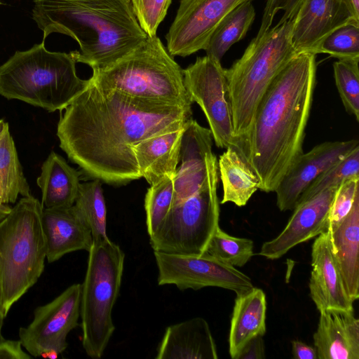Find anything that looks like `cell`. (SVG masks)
Wrapping results in <instances>:
<instances>
[{"instance_id": "16", "label": "cell", "mask_w": 359, "mask_h": 359, "mask_svg": "<svg viewBox=\"0 0 359 359\" xmlns=\"http://www.w3.org/2000/svg\"><path fill=\"white\" fill-rule=\"evenodd\" d=\"M358 146V140L325 142L300 155L274 191L279 210H293L309 184Z\"/></svg>"}, {"instance_id": "6", "label": "cell", "mask_w": 359, "mask_h": 359, "mask_svg": "<svg viewBox=\"0 0 359 359\" xmlns=\"http://www.w3.org/2000/svg\"><path fill=\"white\" fill-rule=\"evenodd\" d=\"M43 209L36 198L24 196L0 221V306L5 318L43 271Z\"/></svg>"}, {"instance_id": "30", "label": "cell", "mask_w": 359, "mask_h": 359, "mask_svg": "<svg viewBox=\"0 0 359 359\" xmlns=\"http://www.w3.org/2000/svg\"><path fill=\"white\" fill-rule=\"evenodd\" d=\"M253 248L251 239L232 236L219 226L211 238L205 252L226 264L241 267L252 257Z\"/></svg>"}, {"instance_id": "17", "label": "cell", "mask_w": 359, "mask_h": 359, "mask_svg": "<svg viewBox=\"0 0 359 359\" xmlns=\"http://www.w3.org/2000/svg\"><path fill=\"white\" fill-rule=\"evenodd\" d=\"M311 266L309 286L317 309L353 311V302L333 255L328 231L318 236L312 245Z\"/></svg>"}, {"instance_id": "41", "label": "cell", "mask_w": 359, "mask_h": 359, "mask_svg": "<svg viewBox=\"0 0 359 359\" xmlns=\"http://www.w3.org/2000/svg\"><path fill=\"white\" fill-rule=\"evenodd\" d=\"M4 318H5V317L4 316V315L2 313L1 306H0V342L4 339V337H3V334H2V327H3Z\"/></svg>"}, {"instance_id": "18", "label": "cell", "mask_w": 359, "mask_h": 359, "mask_svg": "<svg viewBox=\"0 0 359 359\" xmlns=\"http://www.w3.org/2000/svg\"><path fill=\"white\" fill-rule=\"evenodd\" d=\"M212 147L210 130L192 118L187 121L182 136L181 163L174 177L172 205L188 198L201 189L207 178V159L212 153Z\"/></svg>"}, {"instance_id": "19", "label": "cell", "mask_w": 359, "mask_h": 359, "mask_svg": "<svg viewBox=\"0 0 359 359\" xmlns=\"http://www.w3.org/2000/svg\"><path fill=\"white\" fill-rule=\"evenodd\" d=\"M41 224L48 263L74 251L88 252L93 245L91 231L73 205L66 208H43Z\"/></svg>"}, {"instance_id": "22", "label": "cell", "mask_w": 359, "mask_h": 359, "mask_svg": "<svg viewBox=\"0 0 359 359\" xmlns=\"http://www.w3.org/2000/svg\"><path fill=\"white\" fill-rule=\"evenodd\" d=\"M184 126L149 137L133 146L141 177L150 186L166 177H175Z\"/></svg>"}, {"instance_id": "2", "label": "cell", "mask_w": 359, "mask_h": 359, "mask_svg": "<svg viewBox=\"0 0 359 359\" xmlns=\"http://www.w3.org/2000/svg\"><path fill=\"white\" fill-rule=\"evenodd\" d=\"M316 55L298 53L270 84L256 109L241 154L274 192L303 151L316 78Z\"/></svg>"}, {"instance_id": "25", "label": "cell", "mask_w": 359, "mask_h": 359, "mask_svg": "<svg viewBox=\"0 0 359 359\" xmlns=\"http://www.w3.org/2000/svg\"><path fill=\"white\" fill-rule=\"evenodd\" d=\"M36 184L41 191L43 208H70L78 195L80 173L52 151L41 165Z\"/></svg>"}, {"instance_id": "24", "label": "cell", "mask_w": 359, "mask_h": 359, "mask_svg": "<svg viewBox=\"0 0 359 359\" xmlns=\"http://www.w3.org/2000/svg\"><path fill=\"white\" fill-rule=\"evenodd\" d=\"M266 295L262 289L252 287L236 294L229 337V352L236 359L251 339L266 332Z\"/></svg>"}, {"instance_id": "27", "label": "cell", "mask_w": 359, "mask_h": 359, "mask_svg": "<svg viewBox=\"0 0 359 359\" xmlns=\"http://www.w3.org/2000/svg\"><path fill=\"white\" fill-rule=\"evenodd\" d=\"M29 195L8 123L0 119V203H15L19 196Z\"/></svg>"}, {"instance_id": "28", "label": "cell", "mask_w": 359, "mask_h": 359, "mask_svg": "<svg viewBox=\"0 0 359 359\" xmlns=\"http://www.w3.org/2000/svg\"><path fill=\"white\" fill-rule=\"evenodd\" d=\"M255 15L252 1L244 2L235 8L213 32L204 50L206 55L221 62L231 46L245 36Z\"/></svg>"}, {"instance_id": "38", "label": "cell", "mask_w": 359, "mask_h": 359, "mask_svg": "<svg viewBox=\"0 0 359 359\" xmlns=\"http://www.w3.org/2000/svg\"><path fill=\"white\" fill-rule=\"evenodd\" d=\"M265 358V345L263 336H257L243 347L236 359Z\"/></svg>"}, {"instance_id": "36", "label": "cell", "mask_w": 359, "mask_h": 359, "mask_svg": "<svg viewBox=\"0 0 359 359\" xmlns=\"http://www.w3.org/2000/svg\"><path fill=\"white\" fill-rule=\"evenodd\" d=\"M359 194V176L344 180L337 187L330 208L329 229H336L351 211Z\"/></svg>"}, {"instance_id": "13", "label": "cell", "mask_w": 359, "mask_h": 359, "mask_svg": "<svg viewBox=\"0 0 359 359\" xmlns=\"http://www.w3.org/2000/svg\"><path fill=\"white\" fill-rule=\"evenodd\" d=\"M252 0H180L165 35L172 56L187 57L205 50L220 22L240 4Z\"/></svg>"}, {"instance_id": "7", "label": "cell", "mask_w": 359, "mask_h": 359, "mask_svg": "<svg viewBox=\"0 0 359 359\" xmlns=\"http://www.w3.org/2000/svg\"><path fill=\"white\" fill-rule=\"evenodd\" d=\"M95 85L128 95L191 107L184 85L182 69L156 35L114 64L93 69Z\"/></svg>"}, {"instance_id": "34", "label": "cell", "mask_w": 359, "mask_h": 359, "mask_svg": "<svg viewBox=\"0 0 359 359\" xmlns=\"http://www.w3.org/2000/svg\"><path fill=\"white\" fill-rule=\"evenodd\" d=\"M318 53L338 60H359V22L346 24L331 32L321 43Z\"/></svg>"}, {"instance_id": "3", "label": "cell", "mask_w": 359, "mask_h": 359, "mask_svg": "<svg viewBox=\"0 0 359 359\" xmlns=\"http://www.w3.org/2000/svg\"><path fill=\"white\" fill-rule=\"evenodd\" d=\"M32 18L43 32L74 39L76 62L105 68L130 53L148 37L130 0H34Z\"/></svg>"}, {"instance_id": "20", "label": "cell", "mask_w": 359, "mask_h": 359, "mask_svg": "<svg viewBox=\"0 0 359 359\" xmlns=\"http://www.w3.org/2000/svg\"><path fill=\"white\" fill-rule=\"evenodd\" d=\"M313 341L318 359H359V320L353 311H320Z\"/></svg>"}, {"instance_id": "42", "label": "cell", "mask_w": 359, "mask_h": 359, "mask_svg": "<svg viewBox=\"0 0 359 359\" xmlns=\"http://www.w3.org/2000/svg\"><path fill=\"white\" fill-rule=\"evenodd\" d=\"M355 12L359 15V0H348Z\"/></svg>"}, {"instance_id": "15", "label": "cell", "mask_w": 359, "mask_h": 359, "mask_svg": "<svg viewBox=\"0 0 359 359\" xmlns=\"http://www.w3.org/2000/svg\"><path fill=\"white\" fill-rule=\"evenodd\" d=\"M337 187L327 188L297 204L283 230L265 242L259 255L276 259L297 245L328 231L330 208Z\"/></svg>"}, {"instance_id": "32", "label": "cell", "mask_w": 359, "mask_h": 359, "mask_svg": "<svg viewBox=\"0 0 359 359\" xmlns=\"http://www.w3.org/2000/svg\"><path fill=\"white\" fill-rule=\"evenodd\" d=\"M358 176H359V146L318 176L302 193L297 204L327 188L339 186L347 178Z\"/></svg>"}, {"instance_id": "5", "label": "cell", "mask_w": 359, "mask_h": 359, "mask_svg": "<svg viewBox=\"0 0 359 359\" xmlns=\"http://www.w3.org/2000/svg\"><path fill=\"white\" fill-rule=\"evenodd\" d=\"M294 18L277 22L252 39L242 56L226 69L232 107L233 135L239 150L258 104L282 69L298 53L292 42Z\"/></svg>"}, {"instance_id": "39", "label": "cell", "mask_w": 359, "mask_h": 359, "mask_svg": "<svg viewBox=\"0 0 359 359\" xmlns=\"http://www.w3.org/2000/svg\"><path fill=\"white\" fill-rule=\"evenodd\" d=\"M31 356L22 349L19 340L4 339L0 342V359H29Z\"/></svg>"}, {"instance_id": "37", "label": "cell", "mask_w": 359, "mask_h": 359, "mask_svg": "<svg viewBox=\"0 0 359 359\" xmlns=\"http://www.w3.org/2000/svg\"><path fill=\"white\" fill-rule=\"evenodd\" d=\"M302 1V0H266L261 25L255 38H259L272 27L273 21L279 11H283V13L278 22L293 18Z\"/></svg>"}, {"instance_id": "8", "label": "cell", "mask_w": 359, "mask_h": 359, "mask_svg": "<svg viewBox=\"0 0 359 359\" xmlns=\"http://www.w3.org/2000/svg\"><path fill=\"white\" fill-rule=\"evenodd\" d=\"M81 284L80 317L86 354L100 358L115 330L112 309L118 297L125 253L109 238L93 241Z\"/></svg>"}, {"instance_id": "21", "label": "cell", "mask_w": 359, "mask_h": 359, "mask_svg": "<svg viewBox=\"0 0 359 359\" xmlns=\"http://www.w3.org/2000/svg\"><path fill=\"white\" fill-rule=\"evenodd\" d=\"M216 344L208 322L196 317L168 327L156 359H217Z\"/></svg>"}, {"instance_id": "31", "label": "cell", "mask_w": 359, "mask_h": 359, "mask_svg": "<svg viewBox=\"0 0 359 359\" xmlns=\"http://www.w3.org/2000/svg\"><path fill=\"white\" fill-rule=\"evenodd\" d=\"M174 199V177H166L151 185L147 189L144 208L146 225L149 236L159 228L170 208Z\"/></svg>"}, {"instance_id": "1", "label": "cell", "mask_w": 359, "mask_h": 359, "mask_svg": "<svg viewBox=\"0 0 359 359\" xmlns=\"http://www.w3.org/2000/svg\"><path fill=\"white\" fill-rule=\"evenodd\" d=\"M64 110L57 126L60 147L89 176L109 184L141 178L133 146L182 128L192 115L191 107L133 97L91 81Z\"/></svg>"}, {"instance_id": "35", "label": "cell", "mask_w": 359, "mask_h": 359, "mask_svg": "<svg viewBox=\"0 0 359 359\" xmlns=\"http://www.w3.org/2000/svg\"><path fill=\"white\" fill-rule=\"evenodd\" d=\"M133 13L141 29L149 37L156 35L167 15L172 0H130Z\"/></svg>"}, {"instance_id": "40", "label": "cell", "mask_w": 359, "mask_h": 359, "mask_svg": "<svg viewBox=\"0 0 359 359\" xmlns=\"http://www.w3.org/2000/svg\"><path fill=\"white\" fill-rule=\"evenodd\" d=\"M292 352L296 359H318L316 348L299 340L292 342Z\"/></svg>"}, {"instance_id": "12", "label": "cell", "mask_w": 359, "mask_h": 359, "mask_svg": "<svg viewBox=\"0 0 359 359\" xmlns=\"http://www.w3.org/2000/svg\"><path fill=\"white\" fill-rule=\"evenodd\" d=\"M154 255L159 285H175L180 290L217 287L236 294L253 287L247 275L207 252L194 256L154 251Z\"/></svg>"}, {"instance_id": "26", "label": "cell", "mask_w": 359, "mask_h": 359, "mask_svg": "<svg viewBox=\"0 0 359 359\" xmlns=\"http://www.w3.org/2000/svg\"><path fill=\"white\" fill-rule=\"evenodd\" d=\"M222 184L221 203L228 202L238 207L247 204L259 189V180L243 156L234 148L228 147L217 161Z\"/></svg>"}, {"instance_id": "23", "label": "cell", "mask_w": 359, "mask_h": 359, "mask_svg": "<svg viewBox=\"0 0 359 359\" xmlns=\"http://www.w3.org/2000/svg\"><path fill=\"white\" fill-rule=\"evenodd\" d=\"M331 248L350 299L359 298V194L339 225L329 232Z\"/></svg>"}, {"instance_id": "43", "label": "cell", "mask_w": 359, "mask_h": 359, "mask_svg": "<svg viewBox=\"0 0 359 359\" xmlns=\"http://www.w3.org/2000/svg\"><path fill=\"white\" fill-rule=\"evenodd\" d=\"M0 4H1V0H0Z\"/></svg>"}, {"instance_id": "4", "label": "cell", "mask_w": 359, "mask_h": 359, "mask_svg": "<svg viewBox=\"0 0 359 359\" xmlns=\"http://www.w3.org/2000/svg\"><path fill=\"white\" fill-rule=\"evenodd\" d=\"M74 51L52 52L44 41L17 50L0 65V95L40 107L62 111L90 85L76 74Z\"/></svg>"}, {"instance_id": "33", "label": "cell", "mask_w": 359, "mask_h": 359, "mask_svg": "<svg viewBox=\"0 0 359 359\" xmlns=\"http://www.w3.org/2000/svg\"><path fill=\"white\" fill-rule=\"evenodd\" d=\"M359 60H338L333 63L335 84L347 112L359 121Z\"/></svg>"}, {"instance_id": "9", "label": "cell", "mask_w": 359, "mask_h": 359, "mask_svg": "<svg viewBox=\"0 0 359 359\" xmlns=\"http://www.w3.org/2000/svg\"><path fill=\"white\" fill-rule=\"evenodd\" d=\"M207 168V178L201 189L172 205L159 228L149 236L154 251L194 256L205 252L219 226V172L213 152L208 157Z\"/></svg>"}, {"instance_id": "11", "label": "cell", "mask_w": 359, "mask_h": 359, "mask_svg": "<svg viewBox=\"0 0 359 359\" xmlns=\"http://www.w3.org/2000/svg\"><path fill=\"white\" fill-rule=\"evenodd\" d=\"M81 292V284H73L34 310L32 321L19 330L20 341L29 355L56 358L67 348L68 334L79 325Z\"/></svg>"}, {"instance_id": "14", "label": "cell", "mask_w": 359, "mask_h": 359, "mask_svg": "<svg viewBox=\"0 0 359 359\" xmlns=\"http://www.w3.org/2000/svg\"><path fill=\"white\" fill-rule=\"evenodd\" d=\"M353 22H359V15L348 0H302L294 17L293 47L298 53L316 55L327 36Z\"/></svg>"}, {"instance_id": "29", "label": "cell", "mask_w": 359, "mask_h": 359, "mask_svg": "<svg viewBox=\"0 0 359 359\" xmlns=\"http://www.w3.org/2000/svg\"><path fill=\"white\" fill-rule=\"evenodd\" d=\"M73 208L89 226L93 241L108 238L106 203L99 180L81 183Z\"/></svg>"}, {"instance_id": "10", "label": "cell", "mask_w": 359, "mask_h": 359, "mask_svg": "<svg viewBox=\"0 0 359 359\" xmlns=\"http://www.w3.org/2000/svg\"><path fill=\"white\" fill-rule=\"evenodd\" d=\"M185 89L203 111L217 147H232L239 152L233 135L229 84L220 61L205 55L182 69Z\"/></svg>"}]
</instances>
